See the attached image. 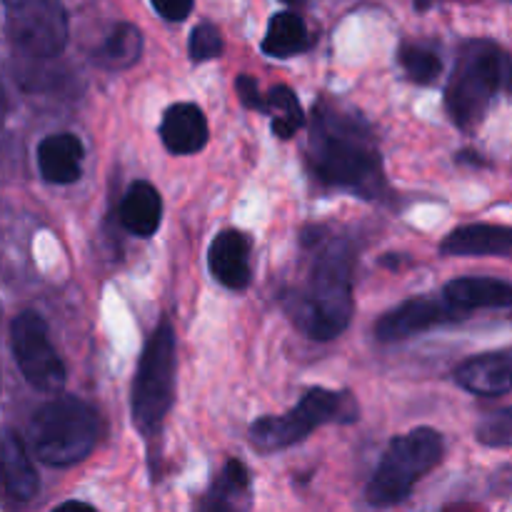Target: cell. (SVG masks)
Masks as SVG:
<instances>
[{"instance_id":"1","label":"cell","mask_w":512,"mask_h":512,"mask_svg":"<svg viewBox=\"0 0 512 512\" xmlns=\"http://www.w3.org/2000/svg\"><path fill=\"white\" fill-rule=\"evenodd\" d=\"M308 160L315 175L330 188L375 198L385 188L378 140L363 115L330 105H315L310 123Z\"/></svg>"},{"instance_id":"2","label":"cell","mask_w":512,"mask_h":512,"mask_svg":"<svg viewBox=\"0 0 512 512\" xmlns=\"http://www.w3.org/2000/svg\"><path fill=\"white\" fill-rule=\"evenodd\" d=\"M353 268V248L335 240L320 253L308 283L290 295V315L308 338L333 340L348 328L353 318Z\"/></svg>"},{"instance_id":"3","label":"cell","mask_w":512,"mask_h":512,"mask_svg":"<svg viewBox=\"0 0 512 512\" xmlns=\"http://www.w3.org/2000/svg\"><path fill=\"white\" fill-rule=\"evenodd\" d=\"M28 438L40 463L68 468L93 453L100 438L98 413L85 400L60 395L35 410Z\"/></svg>"},{"instance_id":"4","label":"cell","mask_w":512,"mask_h":512,"mask_svg":"<svg viewBox=\"0 0 512 512\" xmlns=\"http://www.w3.org/2000/svg\"><path fill=\"white\" fill-rule=\"evenodd\" d=\"M440 460H443V438L438 430L418 428L403 438H395L368 483L365 498L373 508L403 503Z\"/></svg>"},{"instance_id":"5","label":"cell","mask_w":512,"mask_h":512,"mask_svg":"<svg viewBox=\"0 0 512 512\" xmlns=\"http://www.w3.org/2000/svg\"><path fill=\"white\" fill-rule=\"evenodd\" d=\"M175 365V333L168 320H160L145 343L133 383V423L145 438L158 433L173 405Z\"/></svg>"},{"instance_id":"6","label":"cell","mask_w":512,"mask_h":512,"mask_svg":"<svg viewBox=\"0 0 512 512\" xmlns=\"http://www.w3.org/2000/svg\"><path fill=\"white\" fill-rule=\"evenodd\" d=\"M503 65V53L488 40H475L460 50L445 90V105L455 125L470 130L480 123L485 108L500 88Z\"/></svg>"},{"instance_id":"7","label":"cell","mask_w":512,"mask_h":512,"mask_svg":"<svg viewBox=\"0 0 512 512\" xmlns=\"http://www.w3.org/2000/svg\"><path fill=\"white\" fill-rule=\"evenodd\" d=\"M355 418H358V405L348 393L313 388L288 415L255 420L253 428H250V440H253L255 448L273 453V450H283L300 443L320 425L353 423Z\"/></svg>"},{"instance_id":"8","label":"cell","mask_w":512,"mask_h":512,"mask_svg":"<svg viewBox=\"0 0 512 512\" xmlns=\"http://www.w3.org/2000/svg\"><path fill=\"white\" fill-rule=\"evenodd\" d=\"M5 35L33 58H53L68 43V18L60 0H3Z\"/></svg>"},{"instance_id":"9","label":"cell","mask_w":512,"mask_h":512,"mask_svg":"<svg viewBox=\"0 0 512 512\" xmlns=\"http://www.w3.org/2000/svg\"><path fill=\"white\" fill-rule=\"evenodd\" d=\"M10 350L20 373L38 393H60L65 365L48 338V325L38 313H20L10 325Z\"/></svg>"},{"instance_id":"10","label":"cell","mask_w":512,"mask_h":512,"mask_svg":"<svg viewBox=\"0 0 512 512\" xmlns=\"http://www.w3.org/2000/svg\"><path fill=\"white\" fill-rule=\"evenodd\" d=\"M468 315V310H463L448 298H410L378 320L375 335L383 343H400V340H408L413 335L425 333V330L438 328V325L460 323Z\"/></svg>"},{"instance_id":"11","label":"cell","mask_w":512,"mask_h":512,"mask_svg":"<svg viewBox=\"0 0 512 512\" xmlns=\"http://www.w3.org/2000/svg\"><path fill=\"white\" fill-rule=\"evenodd\" d=\"M455 380L460 388L483 398H498L512 390V350H493V353L468 358L458 370Z\"/></svg>"},{"instance_id":"12","label":"cell","mask_w":512,"mask_h":512,"mask_svg":"<svg viewBox=\"0 0 512 512\" xmlns=\"http://www.w3.org/2000/svg\"><path fill=\"white\" fill-rule=\"evenodd\" d=\"M210 273L230 290H245L250 285V240L240 230H225L213 240L208 253Z\"/></svg>"},{"instance_id":"13","label":"cell","mask_w":512,"mask_h":512,"mask_svg":"<svg viewBox=\"0 0 512 512\" xmlns=\"http://www.w3.org/2000/svg\"><path fill=\"white\" fill-rule=\"evenodd\" d=\"M160 138L170 153L193 155L208 143V120L193 103H175L165 110L160 123Z\"/></svg>"},{"instance_id":"14","label":"cell","mask_w":512,"mask_h":512,"mask_svg":"<svg viewBox=\"0 0 512 512\" xmlns=\"http://www.w3.org/2000/svg\"><path fill=\"white\" fill-rule=\"evenodd\" d=\"M38 168L48 183H75L83 175V143L70 133L48 135L38 145Z\"/></svg>"},{"instance_id":"15","label":"cell","mask_w":512,"mask_h":512,"mask_svg":"<svg viewBox=\"0 0 512 512\" xmlns=\"http://www.w3.org/2000/svg\"><path fill=\"white\" fill-rule=\"evenodd\" d=\"M443 255H500V258H512V228L505 225H463L455 228L448 238L440 243Z\"/></svg>"},{"instance_id":"16","label":"cell","mask_w":512,"mask_h":512,"mask_svg":"<svg viewBox=\"0 0 512 512\" xmlns=\"http://www.w3.org/2000/svg\"><path fill=\"white\" fill-rule=\"evenodd\" d=\"M160 218H163V200H160L158 190L145 180L130 185L123 203H120L123 228L138 238H150L158 230Z\"/></svg>"},{"instance_id":"17","label":"cell","mask_w":512,"mask_h":512,"mask_svg":"<svg viewBox=\"0 0 512 512\" xmlns=\"http://www.w3.org/2000/svg\"><path fill=\"white\" fill-rule=\"evenodd\" d=\"M445 298L463 310L510 308L512 285L498 278H455L445 285Z\"/></svg>"},{"instance_id":"18","label":"cell","mask_w":512,"mask_h":512,"mask_svg":"<svg viewBox=\"0 0 512 512\" xmlns=\"http://www.w3.org/2000/svg\"><path fill=\"white\" fill-rule=\"evenodd\" d=\"M3 478L10 498L30 500L38 493V473L25 453L23 440L13 430L3 433Z\"/></svg>"},{"instance_id":"19","label":"cell","mask_w":512,"mask_h":512,"mask_svg":"<svg viewBox=\"0 0 512 512\" xmlns=\"http://www.w3.org/2000/svg\"><path fill=\"white\" fill-rule=\"evenodd\" d=\"M310 38L303 18L295 13H278L268 25L263 38V53L270 58H293V55L308 50Z\"/></svg>"},{"instance_id":"20","label":"cell","mask_w":512,"mask_h":512,"mask_svg":"<svg viewBox=\"0 0 512 512\" xmlns=\"http://www.w3.org/2000/svg\"><path fill=\"white\" fill-rule=\"evenodd\" d=\"M140 50H143V35H140V30L130 23H120L110 30L105 43L98 48V60L103 65H108V68L123 70L130 68L140 58Z\"/></svg>"},{"instance_id":"21","label":"cell","mask_w":512,"mask_h":512,"mask_svg":"<svg viewBox=\"0 0 512 512\" xmlns=\"http://www.w3.org/2000/svg\"><path fill=\"white\" fill-rule=\"evenodd\" d=\"M265 110H268L270 120H273V133L283 140L293 138L300 130V125L305 123L298 98H295V93L288 85H275L270 90L268 98H265Z\"/></svg>"},{"instance_id":"22","label":"cell","mask_w":512,"mask_h":512,"mask_svg":"<svg viewBox=\"0 0 512 512\" xmlns=\"http://www.w3.org/2000/svg\"><path fill=\"white\" fill-rule=\"evenodd\" d=\"M398 58H400V63H403L405 73L410 75V80H415V83H420V85L435 83L440 75V70H443V63H440L438 55L430 53V50H425V48H420V45L405 43L403 48H400Z\"/></svg>"},{"instance_id":"23","label":"cell","mask_w":512,"mask_h":512,"mask_svg":"<svg viewBox=\"0 0 512 512\" xmlns=\"http://www.w3.org/2000/svg\"><path fill=\"white\" fill-rule=\"evenodd\" d=\"M478 440L488 448H512V405L478 425Z\"/></svg>"},{"instance_id":"24","label":"cell","mask_w":512,"mask_h":512,"mask_svg":"<svg viewBox=\"0 0 512 512\" xmlns=\"http://www.w3.org/2000/svg\"><path fill=\"white\" fill-rule=\"evenodd\" d=\"M223 35L215 28L213 23H200L198 28L190 35V58L195 63H205V60H213L223 55Z\"/></svg>"},{"instance_id":"25","label":"cell","mask_w":512,"mask_h":512,"mask_svg":"<svg viewBox=\"0 0 512 512\" xmlns=\"http://www.w3.org/2000/svg\"><path fill=\"white\" fill-rule=\"evenodd\" d=\"M245 488H248V473H245V465L240 460H230L225 465L223 480H220L218 490H213L210 498H218L215 505H223L225 495H243Z\"/></svg>"},{"instance_id":"26","label":"cell","mask_w":512,"mask_h":512,"mask_svg":"<svg viewBox=\"0 0 512 512\" xmlns=\"http://www.w3.org/2000/svg\"><path fill=\"white\" fill-rule=\"evenodd\" d=\"M235 88H238V98L245 108L265 110V100L260 98V90H258V83H255V78H250V75H238Z\"/></svg>"},{"instance_id":"27","label":"cell","mask_w":512,"mask_h":512,"mask_svg":"<svg viewBox=\"0 0 512 512\" xmlns=\"http://www.w3.org/2000/svg\"><path fill=\"white\" fill-rule=\"evenodd\" d=\"M150 3H153L155 13L160 18L173 20V23L185 20L190 15V10H193V0H150Z\"/></svg>"},{"instance_id":"28","label":"cell","mask_w":512,"mask_h":512,"mask_svg":"<svg viewBox=\"0 0 512 512\" xmlns=\"http://www.w3.org/2000/svg\"><path fill=\"white\" fill-rule=\"evenodd\" d=\"M283 3H288V5H303V3H308V0H283Z\"/></svg>"}]
</instances>
